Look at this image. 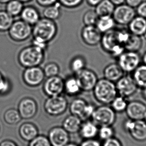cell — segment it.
I'll use <instances>...</instances> for the list:
<instances>
[{
    "label": "cell",
    "instance_id": "35",
    "mask_svg": "<svg viewBox=\"0 0 146 146\" xmlns=\"http://www.w3.org/2000/svg\"><path fill=\"white\" fill-rule=\"evenodd\" d=\"M86 61L84 57L81 55H77L71 59L70 63V69L75 74L86 68Z\"/></svg>",
    "mask_w": 146,
    "mask_h": 146
},
{
    "label": "cell",
    "instance_id": "22",
    "mask_svg": "<svg viewBox=\"0 0 146 146\" xmlns=\"http://www.w3.org/2000/svg\"><path fill=\"white\" fill-rule=\"evenodd\" d=\"M19 134L23 140L29 142L38 135V129L36 125L31 122H25L20 126Z\"/></svg>",
    "mask_w": 146,
    "mask_h": 146
},
{
    "label": "cell",
    "instance_id": "28",
    "mask_svg": "<svg viewBox=\"0 0 146 146\" xmlns=\"http://www.w3.org/2000/svg\"><path fill=\"white\" fill-rule=\"evenodd\" d=\"M87 104V102L84 99L81 98L74 99L69 105L70 114L78 117L81 119Z\"/></svg>",
    "mask_w": 146,
    "mask_h": 146
},
{
    "label": "cell",
    "instance_id": "51",
    "mask_svg": "<svg viewBox=\"0 0 146 146\" xmlns=\"http://www.w3.org/2000/svg\"><path fill=\"white\" fill-rule=\"evenodd\" d=\"M102 0H86L88 6L92 7H96Z\"/></svg>",
    "mask_w": 146,
    "mask_h": 146
},
{
    "label": "cell",
    "instance_id": "41",
    "mask_svg": "<svg viewBox=\"0 0 146 146\" xmlns=\"http://www.w3.org/2000/svg\"><path fill=\"white\" fill-rule=\"evenodd\" d=\"M29 146H52L48 137L38 135L35 138L29 142Z\"/></svg>",
    "mask_w": 146,
    "mask_h": 146
},
{
    "label": "cell",
    "instance_id": "49",
    "mask_svg": "<svg viewBox=\"0 0 146 146\" xmlns=\"http://www.w3.org/2000/svg\"><path fill=\"white\" fill-rule=\"evenodd\" d=\"M144 0H126L125 3L133 8H136Z\"/></svg>",
    "mask_w": 146,
    "mask_h": 146
},
{
    "label": "cell",
    "instance_id": "32",
    "mask_svg": "<svg viewBox=\"0 0 146 146\" xmlns=\"http://www.w3.org/2000/svg\"><path fill=\"white\" fill-rule=\"evenodd\" d=\"M4 119L7 124L16 125L21 122L22 118L18 109L11 108L6 110L4 113Z\"/></svg>",
    "mask_w": 146,
    "mask_h": 146
},
{
    "label": "cell",
    "instance_id": "29",
    "mask_svg": "<svg viewBox=\"0 0 146 146\" xmlns=\"http://www.w3.org/2000/svg\"><path fill=\"white\" fill-rule=\"evenodd\" d=\"M133 78L139 89L146 87V65L141 63L132 72Z\"/></svg>",
    "mask_w": 146,
    "mask_h": 146
},
{
    "label": "cell",
    "instance_id": "43",
    "mask_svg": "<svg viewBox=\"0 0 146 146\" xmlns=\"http://www.w3.org/2000/svg\"><path fill=\"white\" fill-rule=\"evenodd\" d=\"M95 108L96 107L94 105L87 103L84 111L83 115L81 118L82 121H84L89 120V119L91 118V117L92 116L93 112L95 110Z\"/></svg>",
    "mask_w": 146,
    "mask_h": 146
},
{
    "label": "cell",
    "instance_id": "9",
    "mask_svg": "<svg viewBox=\"0 0 146 146\" xmlns=\"http://www.w3.org/2000/svg\"><path fill=\"white\" fill-rule=\"evenodd\" d=\"M33 27L23 20L14 21L8 31L10 38L16 42L26 41L32 35Z\"/></svg>",
    "mask_w": 146,
    "mask_h": 146
},
{
    "label": "cell",
    "instance_id": "6",
    "mask_svg": "<svg viewBox=\"0 0 146 146\" xmlns=\"http://www.w3.org/2000/svg\"><path fill=\"white\" fill-rule=\"evenodd\" d=\"M68 107V100L62 95L48 97L44 102V110L46 113L50 116H59L63 114Z\"/></svg>",
    "mask_w": 146,
    "mask_h": 146
},
{
    "label": "cell",
    "instance_id": "5",
    "mask_svg": "<svg viewBox=\"0 0 146 146\" xmlns=\"http://www.w3.org/2000/svg\"><path fill=\"white\" fill-rule=\"evenodd\" d=\"M116 113L109 105L101 104L95 108L91 119L99 127L112 126L116 120Z\"/></svg>",
    "mask_w": 146,
    "mask_h": 146
},
{
    "label": "cell",
    "instance_id": "53",
    "mask_svg": "<svg viewBox=\"0 0 146 146\" xmlns=\"http://www.w3.org/2000/svg\"><path fill=\"white\" fill-rule=\"evenodd\" d=\"M141 89V96L142 98L145 101H146V87L145 88H143L142 89Z\"/></svg>",
    "mask_w": 146,
    "mask_h": 146
},
{
    "label": "cell",
    "instance_id": "18",
    "mask_svg": "<svg viewBox=\"0 0 146 146\" xmlns=\"http://www.w3.org/2000/svg\"><path fill=\"white\" fill-rule=\"evenodd\" d=\"M146 110V104L139 100H133L128 102L125 111L128 118L133 120H143Z\"/></svg>",
    "mask_w": 146,
    "mask_h": 146
},
{
    "label": "cell",
    "instance_id": "31",
    "mask_svg": "<svg viewBox=\"0 0 146 146\" xmlns=\"http://www.w3.org/2000/svg\"><path fill=\"white\" fill-rule=\"evenodd\" d=\"M24 4L19 0H11L6 4L5 10L10 15L15 18L20 16L24 8Z\"/></svg>",
    "mask_w": 146,
    "mask_h": 146
},
{
    "label": "cell",
    "instance_id": "37",
    "mask_svg": "<svg viewBox=\"0 0 146 146\" xmlns=\"http://www.w3.org/2000/svg\"><path fill=\"white\" fill-rule=\"evenodd\" d=\"M115 133L114 129L112 126L99 127L97 137L101 141L103 142L114 137Z\"/></svg>",
    "mask_w": 146,
    "mask_h": 146
},
{
    "label": "cell",
    "instance_id": "46",
    "mask_svg": "<svg viewBox=\"0 0 146 146\" xmlns=\"http://www.w3.org/2000/svg\"><path fill=\"white\" fill-rule=\"evenodd\" d=\"M79 146H102V143L96 139L83 140Z\"/></svg>",
    "mask_w": 146,
    "mask_h": 146
},
{
    "label": "cell",
    "instance_id": "45",
    "mask_svg": "<svg viewBox=\"0 0 146 146\" xmlns=\"http://www.w3.org/2000/svg\"><path fill=\"white\" fill-rule=\"evenodd\" d=\"M137 15L146 19V1H143L136 8Z\"/></svg>",
    "mask_w": 146,
    "mask_h": 146
},
{
    "label": "cell",
    "instance_id": "15",
    "mask_svg": "<svg viewBox=\"0 0 146 146\" xmlns=\"http://www.w3.org/2000/svg\"><path fill=\"white\" fill-rule=\"evenodd\" d=\"M18 110L22 119L29 120L34 118L38 111L37 102L31 97H25L19 103Z\"/></svg>",
    "mask_w": 146,
    "mask_h": 146
},
{
    "label": "cell",
    "instance_id": "1",
    "mask_svg": "<svg viewBox=\"0 0 146 146\" xmlns=\"http://www.w3.org/2000/svg\"><path fill=\"white\" fill-rule=\"evenodd\" d=\"M92 91L95 99L101 104L110 105L118 95L115 83L104 78L98 79Z\"/></svg>",
    "mask_w": 146,
    "mask_h": 146
},
{
    "label": "cell",
    "instance_id": "34",
    "mask_svg": "<svg viewBox=\"0 0 146 146\" xmlns=\"http://www.w3.org/2000/svg\"><path fill=\"white\" fill-rule=\"evenodd\" d=\"M14 18L6 10H0V32L8 31L14 22Z\"/></svg>",
    "mask_w": 146,
    "mask_h": 146
},
{
    "label": "cell",
    "instance_id": "3",
    "mask_svg": "<svg viewBox=\"0 0 146 146\" xmlns=\"http://www.w3.org/2000/svg\"><path fill=\"white\" fill-rule=\"evenodd\" d=\"M45 50L32 44L24 48L18 55V61L23 67L40 66L45 59Z\"/></svg>",
    "mask_w": 146,
    "mask_h": 146
},
{
    "label": "cell",
    "instance_id": "54",
    "mask_svg": "<svg viewBox=\"0 0 146 146\" xmlns=\"http://www.w3.org/2000/svg\"><path fill=\"white\" fill-rule=\"evenodd\" d=\"M142 63L146 65V51L142 56Z\"/></svg>",
    "mask_w": 146,
    "mask_h": 146
},
{
    "label": "cell",
    "instance_id": "57",
    "mask_svg": "<svg viewBox=\"0 0 146 146\" xmlns=\"http://www.w3.org/2000/svg\"><path fill=\"white\" fill-rule=\"evenodd\" d=\"M19 1H20V2H22L23 4H25V3H28L32 2L33 0H19Z\"/></svg>",
    "mask_w": 146,
    "mask_h": 146
},
{
    "label": "cell",
    "instance_id": "19",
    "mask_svg": "<svg viewBox=\"0 0 146 146\" xmlns=\"http://www.w3.org/2000/svg\"><path fill=\"white\" fill-rule=\"evenodd\" d=\"M21 19L31 26H34L41 19L39 10L35 6H24L20 14Z\"/></svg>",
    "mask_w": 146,
    "mask_h": 146
},
{
    "label": "cell",
    "instance_id": "36",
    "mask_svg": "<svg viewBox=\"0 0 146 146\" xmlns=\"http://www.w3.org/2000/svg\"><path fill=\"white\" fill-rule=\"evenodd\" d=\"M128 102L127 99L118 95L111 103V107L116 113H121L126 110Z\"/></svg>",
    "mask_w": 146,
    "mask_h": 146
},
{
    "label": "cell",
    "instance_id": "24",
    "mask_svg": "<svg viewBox=\"0 0 146 146\" xmlns=\"http://www.w3.org/2000/svg\"><path fill=\"white\" fill-rule=\"evenodd\" d=\"M82 122L78 117L70 114L63 120L62 127L69 134H74L78 133Z\"/></svg>",
    "mask_w": 146,
    "mask_h": 146
},
{
    "label": "cell",
    "instance_id": "20",
    "mask_svg": "<svg viewBox=\"0 0 146 146\" xmlns=\"http://www.w3.org/2000/svg\"><path fill=\"white\" fill-rule=\"evenodd\" d=\"M128 30L131 34L142 38L146 35V19L140 16L135 17L128 25Z\"/></svg>",
    "mask_w": 146,
    "mask_h": 146
},
{
    "label": "cell",
    "instance_id": "50",
    "mask_svg": "<svg viewBox=\"0 0 146 146\" xmlns=\"http://www.w3.org/2000/svg\"><path fill=\"white\" fill-rule=\"evenodd\" d=\"M0 146H18L13 141L7 139L2 141L0 143Z\"/></svg>",
    "mask_w": 146,
    "mask_h": 146
},
{
    "label": "cell",
    "instance_id": "16",
    "mask_svg": "<svg viewBox=\"0 0 146 146\" xmlns=\"http://www.w3.org/2000/svg\"><path fill=\"white\" fill-rule=\"evenodd\" d=\"M62 126L51 128L48 133V138L52 146H65L70 142V135Z\"/></svg>",
    "mask_w": 146,
    "mask_h": 146
},
{
    "label": "cell",
    "instance_id": "17",
    "mask_svg": "<svg viewBox=\"0 0 146 146\" xmlns=\"http://www.w3.org/2000/svg\"><path fill=\"white\" fill-rule=\"evenodd\" d=\"M102 34L95 26H84L81 31V38L84 44L95 46L100 44Z\"/></svg>",
    "mask_w": 146,
    "mask_h": 146
},
{
    "label": "cell",
    "instance_id": "33",
    "mask_svg": "<svg viewBox=\"0 0 146 146\" xmlns=\"http://www.w3.org/2000/svg\"><path fill=\"white\" fill-rule=\"evenodd\" d=\"M143 41L142 37L131 34L130 37L125 46V50L139 51L142 48Z\"/></svg>",
    "mask_w": 146,
    "mask_h": 146
},
{
    "label": "cell",
    "instance_id": "13",
    "mask_svg": "<svg viewBox=\"0 0 146 146\" xmlns=\"http://www.w3.org/2000/svg\"><path fill=\"white\" fill-rule=\"evenodd\" d=\"M42 89L48 97L60 95L64 92V79L58 75L44 80Z\"/></svg>",
    "mask_w": 146,
    "mask_h": 146
},
{
    "label": "cell",
    "instance_id": "42",
    "mask_svg": "<svg viewBox=\"0 0 146 146\" xmlns=\"http://www.w3.org/2000/svg\"><path fill=\"white\" fill-rule=\"evenodd\" d=\"M84 0H58L62 7L67 9H75L81 6Z\"/></svg>",
    "mask_w": 146,
    "mask_h": 146
},
{
    "label": "cell",
    "instance_id": "11",
    "mask_svg": "<svg viewBox=\"0 0 146 146\" xmlns=\"http://www.w3.org/2000/svg\"><path fill=\"white\" fill-rule=\"evenodd\" d=\"M115 84L118 95L127 99L135 95L139 89L132 75L129 74H124Z\"/></svg>",
    "mask_w": 146,
    "mask_h": 146
},
{
    "label": "cell",
    "instance_id": "59",
    "mask_svg": "<svg viewBox=\"0 0 146 146\" xmlns=\"http://www.w3.org/2000/svg\"></svg>",
    "mask_w": 146,
    "mask_h": 146
},
{
    "label": "cell",
    "instance_id": "25",
    "mask_svg": "<svg viewBox=\"0 0 146 146\" xmlns=\"http://www.w3.org/2000/svg\"><path fill=\"white\" fill-rule=\"evenodd\" d=\"M82 91L77 78L69 76L64 80V92L69 96H76Z\"/></svg>",
    "mask_w": 146,
    "mask_h": 146
},
{
    "label": "cell",
    "instance_id": "38",
    "mask_svg": "<svg viewBox=\"0 0 146 146\" xmlns=\"http://www.w3.org/2000/svg\"><path fill=\"white\" fill-rule=\"evenodd\" d=\"M99 16L95 10H87L82 17V21L84 26H95L98 19Z\"/></svg>",
    "mask_w": 146,
    "mask_h": 146
},
{
    "label": "cell",
    "instance_id": "12",
    "mask_svg": "<svg viewBox=\"0 0 146 146\" xmlns=\"http://www.w3.org/2000/svg\"><path fill=\"white\" fill-rule=\"evenodd\" d=\"M45 78L43 69L40 66L26 68L23 73L24 83L29 87H38L44 82Z\"/></svg>",
    "mask_w": 146,
    "mask_h": 146
},
{
    "label": "cell",
    "instance_id": "44",
    "mask_svg": "<svg viewBox=\"0 0 146 146\" xmlns=\"http://www.w3.org/2000/svg\"><path fill=\"white\" fill-rule=\"evenodd\" d=\"M102 146H123V145L119 139L113 137L103 141L102 143Z\"/></svg>",
    "mask_w": 146,
    "mask_h": 146
},
{
    "label": "cell",
    "instance_id": "30",
    "mask_svg": "<svg viewBox=\"0 0 146 146\" xmlns=\"http://www.w3.org/2000/svg\"><path fill=\"white\" fill-rule=\"evenodd\" d=\"M95 8V12L99 17L112 16L115 6L110 0H102Z\"/></svg>",
    "mask_w": 146,
    "mask_h": 146
},
{
    "label": "cell",
    "instance_id": "23",
    "mask_svg": "<svg viewBox=\"0 0 146 146\" xmlns=\"http://www.w3.org/2000/svg\"><path fill=\"white\" fill-rule=\"evenodd\" d=\"M124 74V71L117 62L109 64L103 70L104 78L114 83L118 81Z\"/></svg>",
    "mask_w": 146,
    "mask_h": 146
},
{
    "label": "cell",
    "instance_id": "14",
    "mask_svg": "<svg viewBox=\"0 0 146 146\" xmlns=\"http://www.w3.org/2000/svg\"><path fill=\"white\" fill-rule=\"evenodd\" d=\"M82 91H92L98 80L96 73L91 69L85 68L75 74Z\"/></svg>",
    "mask_w": 146,
    "mask_h": 146
},
{
    "label": "cell",
    "instance_id": "52",
    "mask_svg": "<svg viewBox=\"0 0 146 146\" xmlns=\"http://www.w3.org/2000/svg\"><path fill=\"white\" fill-rule=\"evenodd\" d=\"M115 6H117L120 5L122 4H125L126 0H110Z\"/></svg>",
    "mask_w": 146,
    "mask_h": 146
},
{
    "label": "cell",
    "instance_id": "21",
    "mask_svg": "<svg viewBox=\"0 0 146 146\" xmlns=\"http://www.w3.org/2000/svg\"><path fill=\"white\" fill-rule=\"evenodd\" d=\"M99 127L92 120L84 121L79 130V136L83 140L96 139L97 137Z\"/></svg>",
    "mask_w": 146,
    "mask_h": 146
},
{
    "label": "cell",
    "instance_id": "58",
    "mask_svg": "<svg viewBox=\"0 0 146 146\" xmlns=\"http://www.w3.org/2000/svg\"><path fill=\"white\" fill-rule=\"evenodd\" d=\"M143 120H144L146 122V112L145 113L144 116V118H143Z\"/></svg>",
    "mask_w": 146,
    "mask_h": 146
},
{
    "label": "cell",
    "instance_id": "7",
    "mask_svg": "<svg viewBox=\"0 0 146 146\" xmlns=\"http://www.w3.org/2000/svg\"><path fill=\"white\" fill-rule=\"evenodd\" d=\"M123 128L137 142L146 141V122L144 120H133L126 119L123 123Z\"/></svg>",
    "mask_w": 146,
    "mask_h": 146
},
{
    "label": "cell",
    "instance_id": "39",
    "mask_svg": "<svg viewBox=\"0 0 146 146\" xmlns=\"http://www.w3.org/2000/svg\"><path fill=\"white\" fill-rule=\"evenodd\" d=\"M45 76L48 77L57 76L60 72L59 65L54 62H50L46 64L43 68Z\"/></svg>",
    "mask_w": 146,
    "mask_h": 146
},
{
    "label": "cell",
    "instance_id": "56",
    "mask_svg": "<svg viewBox=\"0 0 146 146\" xmlns=\"http://www.w3.org/2000/svg\"><path fill=\"white\" fill-rule=\"evenodd\" d=\"M11 0H0V4H6L8 3V2H10Z\"/></svg>",
    "mask_w": 146,
    "mask_h": 146
},
{
    "label": "cell",
    "instance_id": "40",
    "mask_svg": "<svg viewBox=\"0 0 146 146\" xmlns=\"http://www.w3.org/2000/svg\"><path fill=\"white\" fill-rule=\"evenodd\" d=\"M12 83L10 79L5 77L0 72V95H6L12 90Z\"/></svg>",
    "mask_w": 146,
    "mask_h": 146
},
{
    "label": "cell",
    "instance_id": "47",
    "mask_svg": "<svg viewBox=\"0 0 146 146\" xmlns=\"http://www.w3.org/2000/svg\"><path fill=\"white\" fill-rule=\"evenodd\" d=\"M32 43L33 45L36 46V47L40 48V49H42L45 51L46 49H47L48 44L43 42L42 40L34 38H33Z\"/></svg>",
    "mask_w": 146,
    "mask_h": 146
},
{
    "label": "cell",
    "instance_id": "48",
    "mask_svg": "<svg viewBox=\"0 0 146 146\" xmlns=\"http://www.w3.org/2000/svg\"><path fill=\"white\" fill-rule=\"evenodd\" d=\"M36 1L39 6L45 8L55 4L58 0H36Z\"/></svg>",
    "mask_w": 146,
    "mask_h": 146
},
{
    "label": "cell",
    "instance_id": "4",
    "mask_svg": "<svg viewBox=\"0 0 146 146\" xmlns=\"http://www.w3.org/2000/svg\"><path fill=\"white\" fill-rule=\"evenodd\" d=\"M103 50L114 58H118L125 51L124 46L120 43L117 35V29H113L102 34L100 42Z\"/></svg>",
    "mask_w": 146,
    "mask_h": 146
},
{
    "label": "cell",
    "instance_id": "27",
    "mask_svg": "<svg viewBox=\"0 0 146 146\" xmlns=\"http://www.w3.org/2000/svg\"><path fill=\"white\" fill-rule=\"evenodd\" d=\"M61 5L58 2L51 6L45 7L42 11L44 18L55 21L61 17L62 15Z\"/></svg>",
    "mask_w": 146,
    "mask_h": 146
},
{
    "label": "cell",
    "instance_id": "8",
    "mask_svg": "<svg viewBox=\"0 0 146 146\" xmlns=\"http://www.w3.org/2000/svg\"><path fill=\"white\" fill-rule=\"evenodd\" d=\"M117 59V63L126 74L132 73L142 63V56L139 51L125 50Z\"/></svg>",
    "mask_w": 146,
    "mask_h": 146
},
{
    "label": "cell",
    "instance_id": "26",
    "mask_svg": "<svg viewBox=\"0 0 146 146\" xmlns=\"http://www.w3.org/2000/svg\"><path fill=\"white\" fill-rule=\"evenodd\" d=\"M115 25L116 23L112 16H102L99 17L95 26L103 34L114 29Z\"/></svg>",
    "mask_w": 146,
    "mask_h": 146
},
{
    "label": "cell",
    "instance_id": "2",
    "mask_svg": "<svg viewBox=\"0 0 146 146\" xmlns=\"http://www.w3.org/2000/svg\"><path fill=\"white\" fill-rule=\"evenodd\" d=\"M58 33V26L54 21L41 18L33 26L32 36L34 38L42 40L47 44L55 38Z\"/></svg>",
    "mask_w": 146,
    "mask_h": 146
},
{
    "label": "cell",
    "instance_id": "55",
    "mask_svg": "<svg viewBox=\"0 0 146 146\" xmlns=\"http://www.w3.org/2000/svg\"><path fill=\"white\" fill-rule=\"evenodd\" d=\"M65 146H79V145L76 144V143L72 142H69Z\"/></svg>",
    "mask_w": 146,
    "mask_h": 146
},
{
    "label": "cell",
    "instance_id": "10",
    "mask_svg": "<svg viewBox=\"0 0 146 146\" xmlns=\"http://www.w3.org/2000/svg\"><path fill=\"white\" fill-rule=\"evenodd\" d=\"M136 15L134 8L125 3L115 6L112 16L116 24L119 26H126L128 25Z\"/></svg>",
    "mask_w": 146,
    "mask_h": 146
}]
</instances>
